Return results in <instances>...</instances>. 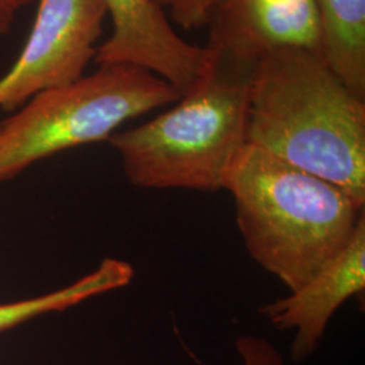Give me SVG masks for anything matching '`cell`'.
<instances>
[{
    "label": "cell",
    "instance_id": "6da1fadb",
    "mask_svg": "<svg viewBox=\"0 0 365 365\" xmlns=\"http://www.w3.org/2000/svg\"><path fill=\"white\" fill-rule=\"evenodd\" d=\"M247 143L365 205V99L319 53L286 51L257 61Z\"/></svg>",
    "mask_w": 365,
    "mask_h": 365
},
{
    "label": "cell",
    "instance_id": "7a4b0ae2",
    "mask_svg": "<svg viewBox=\"0 0 365 365\" xmlns=\"http://www.w3.org/2000/svg\"><path fill=\"white\" fill-rule=\"evenodd\" d=\"M249 256L289 292L306 284L349 242L364 203L339 185L247 144L225 187Z\"/></svg>",
    "mask_w": 365,
    "mask_h": 365
},
{
    "label": "cell",
    "instance_id": "3957f363",
    "mask_svg": "<svg viewBox=\"0 0 365 365\" xmlns=\"http://www.w3.org/2000/svg\"><path fill=\"white\" fill-rule=\"evenodd\" d=\"M207 49L202 76L173 107L133 129L114 133L128 180L144 190H223L247 143L255 64Z\"/></svg>",
    "mask_w": 365,
    "mask_h": 365
},
{
    "label": "cell",
    "instance_id": "277c9868",
    "mask_svg": "<svg viewBox=\"0 0 365 365\" xmlns=\"http://www.w3.org/2000/svg\"><path fill=\"white\" fill-rule=\"evenodd\" d=\"M180 96L167 80L130 64H101L90 75L41 92L0 122V182L42 158L108 141L125 122Z\"/></svg>",
    "mask_w": 365,
    "mask_h": 365
},
{
    "label": "cell",
    "instance_id": "5b68a950",
    "mask_svg": "<svg viewBox=\"0 0 365 365\" xmlns=\"http://www.w3.org/2000/svg\"><path fill=\"white\" fill-rule=\"evenodd\" d=\"M107 16L103 0H37L24 49L0 78V108H21L41 92L86 75Z\"/></svg>",
    "mask_w": 365,
    "mask_h": 365
},
{
    "label": "cell",
    "instance_id": "8992f818",
    "mask_svg": "<svg viewBox=\"0 0 365 365\" xmlns=\"http://www.w3.org/2000/svg\"><path fill=\"white\" fill-rule=\"evenodd\" d=\"M113 31L99 45L95 63L141 66L178 91L202 76L207 49L182 38L155 0H103Z\"/></svg>",
    "mask_w": 365,
    "mask_h": 365
},
{
    "label": "cell",
    "instance_id": "52a82bcc",
    "mask_svg": "<svg viewBox=\"0 0 365 365\" xmlns=\"http://www.w3.org/2000/svg\"><path fill=\"white\" fill-rule=\"evenodd\" d=\"M207 26L209 49L249 64L286 51L322 56L315 0H222Z\"/></svg>",
    "mask_w": 365,
    "mask_h": 365
},
{
    "label": "cell",
    "instance_id": "ba28073f",
    "mask_svg": "<svg viewBox=\"0 0 365 365\" xmlns=\"http://www.w3.org/2000/svg\"><path fill=\"white\" fill-rule=\"evenodd\" d=\"M365 289V217L339 255L302 287L271 302L260 313L276 329L294 331L292 361H304L318 349L339 307Z\"/></svg>",
    "mask_w": 365,
    "mask_h": 365
},
{
    "label": "cell",
    "instance_id": "9c48e42d",
    "mask_svg": "<svg viewBox=\"0 0 365 365\" xmlns=\"http://www.w3.org/2000/svg\"><path fill=\"white\" fill-rule=\"evenodd\" d=\"M315 4L324 60L365 99V0H315Z\"/></svg>",
    "mask_w": 365,
    "mask_h": 365
},
{
    "label": "cell",
    "instance_id": "30bf717a",
    "mask_svg": "<svg viewBox=\"0 0 365 365\" xmlns=\"http://www.w3.org/2000/svg\"><path fill=\"white\" fill-rule=\"evenodd\" d=\"M134 268L129 262L106 259L91 272L75 283L31 299L0 304V333L49 313L64 312L84 300L129 286Z\"/></svg>",
    "mask_w": 365,
    "mask_h": 365
},
{
    "label": "cell",
    "instance_id": "8fae6325",
    "mask_svg": "<svg viewBox=\"0 0 365 365\" xmlns=\"http://www.w3.org/2000/svg\"><path fill=\"white\" fill-rule=\"evenodd\" d=\"M168 19L184 30L207 26L222 0H155Z\"/></svg>",
    "mask_w": 365,
    "mask_h": 365
},
{
    "label": "cell",
    "instance_id": "7c38bea8",
    "mask_svg": "<svg viewBox=\"0 0 365 365\" xmlns=\"http://www.w3.org/2000/svg\"><path fill=\"white\" fill-rule=\"evenodd\" d=\"M238 365H284V359L269 339L260 336H240L235 339Z\"/></svg>",
    "mask_w": 365,
    "mask_h": 365
},
{
    "label": "cell",
    "instance_id": "4fadbf2b",
    "mask_svg": "<svg viewBox=\"0 0 365 365\" xmlns=\"http://www.w3.org/2000/svg\"><path fill=\"white\" fill-rule=\"evenodd\" d=\"M36 0H0V38L10 33L22 10Z\"/></svg>",
    "mask_w": 365,
    "mask_h": 365
}]
</instances>
